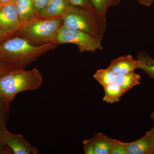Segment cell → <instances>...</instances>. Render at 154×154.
Instances as JSON below:
<instances>
[{
	"label": "cell",
	"mask_w": 154,
	"mask_h": 154,
	"mask_svg": "<svg viewBox=\"0 0 154 154\" xmlns=\"http://www.w3.org/2000/svg\"><path fill=\"white\" fill-rule=\"evenodd\" d=\"M120 1H121V0H120ZM133 1H136V0H133Z\"/></svg>",
	"instance_id": "obj_29"
},
{
	"label": "cell",
	"mask_w": 154,
	"mask_h": 154,
	"mask_svg": "<svg viewBox=\"0 0 154 154\" xmlns=\"http://www.w3.org/2000/svg\"><path fill=\"white\" fill-rule=\"evenodd\" d=\"M11 37V36L8 35V34L5 33L4 31L2 30L0 28V42H2L6 39H8Z\"/></svg>",
	"instance_id": "obj_25"
},
{
	"label": "cell",
	"mask_w": 154,
	"mask_h": 154,
	"mask_svg": "<svg viewBox=\"0 0 154 154\" xmlns=\"http://www.w3.org/2000/svg\"><path fill=\"white\" fill-rule=\"evenodd\" d=\"M137 68L143 70L149 78L154 79V59L144 51L139 52L137 58Z\"/></svg>",
	"instance_id": "obj_15"
},
{
	"label": "cell",
	"mask_w": 154,
	"mask_h": 154,
	"mask_svg": "<svg viewBox=\"0 0 154 154\" xmlns=\"http://www.w3.org/2000/svg\"><path fill=\"white\" fill-rule=\"evenodd\" d=\"M2 5H1V2H0V8H1V7H2Z\"/></svg>",
	"instance_id": "obj_28"
},
{
	"label": "cell",
	"mask_w": 154,
	"mask_h": 154,
	"mask_svg": "<svg viewBox=\"0 0 154 154\" xmlns=\"http://www.w3.org/2000/svg\"><path fill=\"white\" fill-rule=\"evenodd\" d=\"M102 40L81 30L62 25L53 42L57 45L68 43L75 45L79 52L83 53L103 49Z\"/></svg>",
	"instance_id": "obj_5"
},
{
	"label": "cell",
	"mask_w": 154,
	"mask_h": 154,
	"mask_svg": "<svg viewBox=\"0 0 154 154\" xmlns=\"http://www.w3.org/2000/svg\"><path fill=\"white\" fill-rule=\"evenodd\" d=\"M116 75L107 68L106 69L97 70L94 77L103 88H105L115 82Z\"/></svg>",
	"instance_id": "obj_17"
},
{
	"label": "cell",
	"mask_w": 154,
	"mask_h": 154,
	"mask_svg": "<svg viewBox=\"0 0 154 154\" xmlns=\"http://www.w3.org/2000/svg\"><path fill=\"white\" fill-rule=\"evenodd\" d=\"M62 25L102 39L106 29L93 11L70 5L62 18Z\"/></svg>",
	"instance_id": "obj_4"
},
{
	"label": "cell",
	"mask_w": 154,
	"mask_h": 154,
	"mask_svg": "<svg viewBox=\"0 0 154 154\" xmlns=\"http://www.w3.org/2000/svg\"><path fill=\"white\" fill-rule=\"evenodd\" d=\"M105 96L103 101L112 104L119 102L120 98L124 94L121 88L116 83H113L104 88Z\"/></svg>",
	"instance_id": "obj_16"
},
{
	"label": "cell",
	"mask_w": 154,
	"mask_h": 154,
	"mask_svg": "<svg viewBox=\"0 0 154 154\" xmlns=\"http://www.w3.org/2000/svg\"><path fill=\"white\" fill-rule=\"evenodd\" d=\"M85 154H110V148L108 137L99 133L89 140L83 141Z\"/></svg>",
	"instance_id": "obj_8"
},
{
	"label": "cell",
	"mask_w": 154,
	"mask_h": 154,
	"mask_svg": "<svg viewBox=\"0 0 154 154\" xmlns=\"http://www.w3.org/2000/svg\"><path fill=\"white\" fill-rule=\"evenodd\" d=\"M42 79L38 69H12L0 76V98L10 109L11 102L21 92L34 91L41 86Z\"/></svg>",
	"instance_id": "obj_2"
},
{
	"label": "cell",
	"mask_w": 154,
	"mask_h": 154,
	"mask_svg": "<svg viewBox=\"0 0 154 154\" xmlns=\"http://www.w3.org/2000/svg\"><path fill=\"white\" fill-rule=\"evenodd\" d=\"M140 76L134 72L116 75L115 83L125 94L135 86L140 85Z\"/></svg>",
	"instance_id": "obj_13"
},
{
	"label": "cell",
	"mask_w": 154,
	"mask_h": 154,
	"mask_svg": "<svg viewBox=\"0 0 154 154\" xmlns=\"http://www.w3.org/2000/svg\"><path fill=\"white\" fill-rule=\"evenodd\" d=\"M110 143V154H128L125 142L108 137Z\"/></svg>",
	"instance_id": "obj_18"
},
{
	"label": "cell",
	"mask_w": 154,
	"mask_h": 154,
	"mask_svg": "<svg viewBox=\"0 0 154 154\" xmlns=\"http://www.w3.org/2000/svg\"><path fill=\"white\" fill-rule=\"evenodd\" d=\"M94 13L101 21L103 27L106 29V14L110 7L116 5L120 0H91Z\"/></svg>",
	"instance_id": "obj_14"
},
{
	"label": "cell",
	"mask_w": 154,
	"mask_h": 154,
	"mask_svg": "<svg viewBox=\"0 0 154 154\" xmlns=\"http://www.w3.org/2000/svg\"><path fill=\"white\" fill-rule=\"evenodd\" d=\"M16 5L22 25L36 17L32 0H17Z\"/></svg>",
	"instance_id": "obj_12"
},
{
	"label": "cell",
	"mask_w": 154,
	"mask_h": 154,
	"mask_svg": "<svg viewBox=\"0 0 154 154\" xmlns=\"http://www.w3.org/2000/svg\"><path fill=\"white\" fill-rule=\"evenodd\" d=\"M154 136V130L152 128L139 139L131 142H125L127 154H150Z\"/></svg>",
	"instance_id": "obj_9"
},
{
	"label": "cell",
	"mask_w": 154,
	"mask_h": 154,
	"mask_svg": "<svg viewBox=\"0 0 154 154\" xmlns=\"http://www.w3.org/2000/svg\"><path fill=\"white\" fill-rule=\"evenodd\" d=\"M17 0H0V2L2 6L7 4H11V3H16Z\"/></svg>",
	"instance_id": "obj_27"
},
{
	"label": "cell",
	"mask_w": 154,
	"mask_h": 154,
	"mask_svg": "<svg viewBox=\"0 0 154 154\" xmlns=\"http://www.w3.org/2000/svg\"><path fill=\"white\" fill-rule=\"evenodd\" d=\"M0 137L14 154H38V150L25 140L21 134L11 133L7 128L2 131Z\"/></svg>",
	"instance_id": "obj_7"
},
{
	"label": "cell",
	"mask_w": 154,
	"mask_h": 154,
	"mask_svg": "<svg viewBox=\"0 0 154 154\" xmlns=\"http://www.w3.org/2000/svg\"><path fill=\"white\" fill-rule=\"evenodd\" d=\"M69 2L72 5L94 12L91 0H69Z\"/></svg>",
	"instance_id": "obj_20"
},
{
	"label": "cell",
	"mask_w": 154,
	"mask_h": 154,
	"mask_svg": "<svg viewBox=\"0 0 154 154\" xmlns=\"http://www.w3.org/2000/svg\"><path fill=\"white\" fill-rule=\"evenodd\" d=\"M108 68L116 75L131 72L137 69V60L130 54L119 57L111 62Z\"/></svg>",
	"instance_id": "obj_11"
},
{
	"label": "cell",
	"mask_w": 154,
	"mask_h": 154,
	"mask_svg": "<svg viewBox=\"0 0 154 154\" xmlns=\"http://www.w3.org/2000/svg\"><path fill=\"white\" fill-rule=\"evenodd\" d=\"M62 18L47 19L35 17L22 24L12 36L25 38L36 46L53 42L62 25Z\"/></svg>",
	"instance_id": "obj_3"
},
{
	"label": "cell",
	"mask_w": 154,
	"mask_h": 154,
	"mask_svg": "<svg viewBox=\"0 0 154 154\" xmlns=\"http://www.w3.org/2000/svg\"><path fill=\"white\" fill-rule=\"evenodd\" d=\"M9 110L0 98V133L7 128L6 125L10 116Z\"/></svg>",
	"instance_id": "obj_19"
},
{
	"label": "cell",
	"mask_w": 154,
	"mask_h": 154,
	"mask_svg": "<svg viewBox=\"0 0 154 154\" xmlns=\"http://www.w3.org/2000/svg\"><path fill=\"white\" fill-rule=\"evenodd\" d=\"M12 69H13L8 64L0 61V76L10 71Z\"/></svg>",
	"instance_id": "obj_23"
},
{
	"label": "cell",
	"mask_w": 154,
	"mask_h": 154,
	"mask_svg": "<svg viewBox=\"0 0 154 154\" xmlns=\"http://www.w3.org/2000/svg\"><path fill=\"white\" fill-rule=\"evenodd\" d=\"M22 25L16 3L2 6L0 8V28L2 31L11 37Z\"/></svg>",
	"instance_id": "obj_6"
},
{
	"label": "cell",
	"mask_w": 154,
	"mask_h": 154,
	"mask_svg": "<svg viewBox=\"0 0 154 154\" xmlns=\"http://www.w3.org/2000/svg\"><path fill=\"white\" fill-rule=\"evenodd\" d=\"M138 2L143 5L149 7L153 3L154 0H136Z\"/></svg>",
	"instance_id": "obj_24"
},
{
	"label": "cell",
	"mask_w": 154,
	"mask_h": 154,
	"mask_svg": "<svg viewBox=\"0 0 154 154\" xmlns=\"http://www.w3.org/2000/svg\"><path fill=\"white\" fill-rule=\"evenodd\" d=\"M57 45L51 42L36 46L25 38L13 36L0 42V61L12 69H25Z\"/></svg>",
	"instance_id": "obj_1"
},
{
	"label": "cell",
	"mask_w": 154,
	"mask_h": 154,
	"mask_svg": "<svg viewBox=\"0 0 154 154\" xmlns=\"http://www.w3.org/2000/svg\"><path fill=\"white\" fill-rule=\"evenodd\" d=\"M70 5L69 0H51L36 17L47 19L63 17Z\"/></svg>",
	"instance_id": "obj_10"
},
{
	"label": "cell",
	"mask_w": 154,
	"mask_h": 154,
	"mask_svg": "<svg viewBox=\"0 0 154 154\" xmlns=\"http://www.w3.org/2000/svg\"><path fill=\"white\" fill-rule=\"evenodd\" d=\"M13 153L11 149L3 142L0 137V154H12Z\"/></svg>",
	"instance_id": "obj_22"
},
{
	"label": "cell",
	"mask_w": 154,
	"mask_h": 154,
	"mask_svg": "<svg viewBox=\"0 0 154 154\" xmlns=\"http://www.w3.org/2000/svg\"><path fill=\"white\" fill-rule=\"evenodd\" d=\"M150 116L151 118H152V119L153 120V121L154 125L152 128H153L154 130V111H153V112H152ZM150 154H154V136L153 142L152 145L150 152Z\"/></svg>",
	"instance_id": "obj_26"
},
{
	"label": "cell",
	"mask_w": 154,
	"mask_h": 154,
	"mask_svg": "<svg viewBox=\"0 0 154 154\" xmlns=\"http://www.w3.org/2000/svg\"><path fill=\"white\" fill-rule=\"evenodd\" d=\"M51 0H32L36 14L44 10Z\"/></svg>",
	"instance_id": "obj_21"
}]
</instances>
